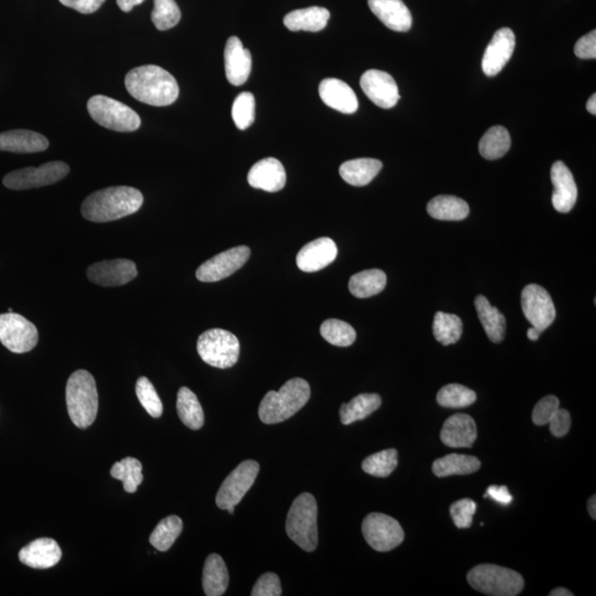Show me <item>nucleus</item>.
<instances>
[{
    "label": "nucleus",
    "mask_w": 596,
    "mask_h": 596,
    "mask_svg": "<svg viewBox=\"0 0 596 596\" xmlns=\"http://www.w3.org/2000/svg\"><path fill=\"white\" fill-rule=\"evenodd\" d=\"M143 203V194L137 189L109 187L90 194L81 205V213L92 222H115L137 213Z\"/></svg>",
    "instance_id": "1"
},
{
    "label": "nucleus",
    "mask_w": 596,
    "mask_h": 596,
    "mask_svg": "<svg viewBox=\"0 0 596 596\" xmlns=\"http://www.w3.org/2000/svg\"><path fill=\"white\" fill-rule=\"evenodd\" d=\"M125 87L137 101L153 107H168L176 102L179 97L176 79L158 66L131 70L125 77Z\"/></svg>",
    "instance_id": "2"
},
{
    "label": "nucleus",
    "mask_w": 596,
    "mask_h": 596,
    "mask_svg": "<svg viewBox=\"0 0 596 596\" xmlns=\"http://www.w3.org/2000/svg\"><path fill=\"white\" fill-rule=\"evenodd\" d=\"M309 398L310 387L307 380L290 379L279 392L265 394L259 408L260 420L264 424L284 422L305 407Z\"/></svg>",
    "instance_id": "3"
},
{
    "label": "nucleus",
    "mask_w": 596,
    "mask_h": 596,
    "mask_svg": "<svg viewBox=\"0 0 596 596\" xmlns=\"http://www.w3.org/2000/svg\"><path fill=\"white\" fill-rule=\"evenodd\" d=\"M66 400L70 419L75 427L83 430L91 427L99 410V394L93 375L87 370H78L70 375Z\"/></svg>",
    "instance_id": "4"
},
{
    "label": "nucleus",
    "mask_w": 596,
    "mask_h": 596,
    "mask_svg": "<svg viewBox=\"0 0 596 596\" xmlns=\"http://www.w3.org/2000/svg\"><path fill=\"white\" fill-rule=\"evenodd\" d=\"M287 534L307 553L317 550L318 544L317 503L314 496L303 493L294 500L287 519Z\"/></svg>",
    "instance_id": "5"
},
{
    "label": "nucleus",
    "mask_w": 596,
    "mask_h": 596,
    "mask_svg": "<svg viewBox=\"0 0 596 596\" xmlns=\"http://www.w3.org/2000/svg\"><path fill=\"white\" fill-rule=\"evenodd\" d=\"M468 581L478 592L492 596L518 595L525 587L522 574L495 564L476 565L469 571Z\"/></svg>",
    "instance_id": "6"
},
{
    "label": "nucleus",
    "mask_w": 596,
    "mask_h": 596,
    "mask_svg": "<svg viewBox=\"0 0 596 596\" xmlns=\"http://www.w3.org/2000/svg\"><path fill=\"white\" fill-rule=\"evenodd\" d=\"M200 358L212 367L228 369L238 363L239 339L224 329H210L200 335L197 343Z\"/></svg>",
    "instance_id": "7"
},
{
    "label": "nucleus",
    "mask_w": 596,
    "mask_h": 596,
    "mask_svg": "<svg viewBox=\"0 0 596 596\" xmlns=\"http://www.w3.org/2000/svg\"><path fill=\"white\" fill-rule=\"evenodd\" d=\"M88 111L95 122L115 132H134L140 127L138 114L117 99L94 95L88 102Z\"/></svg>",
    "instance_id": "8"
},
{
    "label": "nucleus",
    "mask_w": 596,
    "mask_h": 596,
    "mask_svg": "<svg viewBox=\"0 0 596 596\" xmlns=\"http://www.w3.org/2000/svg\"><path fill=\"white\" fill-rule=\"evenodd\" d=\"M260 472V465L255 460H245L234 468L224 479L215 497V504L222 510L234 513L235 506L239 505L244 495L252 487Z\"/></svg>",
    "instance_id": "9"
},
{
    "label": "nucleus",
    "mask_w": 596,
    "mask_h": 596,
    "mask_svg": "<svg viewBox=\"0 0 596 596\" xmlns=\"http://www.w3.org/2000/svg\"><path fill=\"white\" fill-rule=\"evenodd\" d=\"M70 168L63 162H50L40 167L14 170L5 176V187L12 190H27L50 186L66 178Z\"/></svg>",
    "instance_id": "10"
},
{
    "label": "nucleus",
    "mask_w": 596,
    "mask_h": 596,
    "mask_svg": "<svg viewBox=\"0 0 596 596\" xmlns=\"http://www.w3.org/2000/svg\"><path fill=\"white\" fill-rule=\"evenodd\" d=\"M38 340V329L27 318L16 313L0 314V343L10 352H32Z\"/></svg>",
    "instance_id": "11"
},
{
    "label": "nucleus",
    "mask_w": 596,
    "mask_h": 596,
    "mask_svg": "<svg viewBox=\"0 0 596 596\" xmlns=\"http://www.w3.org/2000/svg\"><path fill=\"white\" fill-rule=\"evenodd\" d=\"M363 535L370 547L379 553L392 551L404 540V531L397 520L379 513L370 514L364 518Z\"/></svg>",
    "instance_id": "12"
},
{
    "label": "nucleus",
    "mask_w": 596,
    "mask_h": 596,
    "mask_svg": "<svg viewBox=\"0 0 596 596\" xmlns=\"http://www.w3.org/2000/svg\"><path fill=\"white\" fill-rule=\"evenodd\" d=\"M251 250L245 245L215 255L199 267L196 277L200 282L213 283L227 279L248 262Z\"/></svg>",
    "instance_id": "13"
},
{
    "label": "nucleus",
    "mask_w": 596,
    "mask_h": 596,
    "mask_svg": "<svg viewBox=\"0 0 596 596\" xmlns=\"http://www.w3.org/2000/svg\"><path fill=\"white\" fill-rule=\"evenodd\" d=\"M522 308L525 318L540 332L550 327L555 318V307L547 289L537 284L527 285L522 293Z\"/></svg>",
    "instance_id": "14"
},
{
    "label": "nucleus",
    "mask_w": 596,
    "mask_h": 596,
    "mask_svg": "<svg viewBox=\"0 0 596 596\" xmlns=\"http://www.w3.org/2000/svg\"><path fill=\"white\" fill-rule=\"evenodd\" d=\"M137 268L131 260L117 259L98 262L87 270V277L92 283L104 288L122 287L137 277Z\"/></svg>",
    "instance_id": "15"
},
{
    "label": "nucleus",
    "mask_w": 596,
    "mask_h": 596,
    "mask_svg": "<svg viewBox=\"0 0 596 596\" xmlns=\"http://www.w3.org/2000/svg\"><path fill=\"white\" fill-rule=\"evenodd\" d=\"M363 91L377 107L389 109L400 99L399 88L394 79L380 70H368L360 79Z\"/></svg>",
    "instance_id": "16"
},
{
    "label": "nucleus",
    "mask_w": 596,
    "mask_h": 596,
    "mask_svg": "<svg viewBox=\"0 0 596 596\" xmlns=\"http://www.w3.org/2000/svg\"><path fill=\"white\" fill-rule=\"evenodd\" d=\"M516 47V37L512 29L502 28L495 33L486 48L482 61L483 71L487 77H495L502 72L506 64L513 57Z\"/></svg>",
    "instance_id": "17"
},
{
    "label": "nucleus",
    "mask_w": 596,
    "mask_h": 596,
    "mask_svg": "<svg viewBox=\"0 0 596 596\" xmlns=\"http://www.w3.org/2000/svg\"><path fill=\"white\" fill-rule=\"evenodd\" d=\"M225 77L230 83L240 87L248 81L252 70V56L238 37L228 39L224 49Z\"/></svg>",
    "instance_id": "18"
},
{
    "label": "nucleus",
    "mask_w": 596,
    "mask_h": 596,
    "mask_svg": "<svg viewBox=\"0 0 596 596\" xmlns=\"http://www.w3.org/2000/svg\"><path fill=\"white\" fill-rule=\"evenodd\" d=\"M337 245L329 238H319L304 245L298 254L297 263L303 272L313 273L323 270L337 257Z\"/></svg>",
    "instance_id": "19"
},
{
    "label": "nucleus",
    "mask_w": 596,
    "mask_h": 596,
    "mask_svg": "<svg viewBox=\"0 0 596 596\" xmlns=\"http://www.w3.org/2000/svg\"><path fill=\"white\" fill-rule=\"evenodd\" d=\"M551 182L553 184V204L561 213H568L578 199V188L572 173L563 162H555L551 168Z\"/></svg>",
    "instance_id": "20"
},
{
    "label": "nucleus",
    "mask_w": 596,
    "mask_h": 596,
    "mask_svg": "<svg viewBox=\"0 0 596 596\" xmlns=\"http://www.w3.org/2000/svg\"><path fill=\"white\" fill-rule=\"evenodd\" d=\"M250 186L268 193H277L287 184V172L277 158H265L253 165L248 175Z\"/></svg>",
    "instance_id": "21"
},
{
    "label": "nucleus",
    "mask_w": 596,
    "mask_h": 596,
    "mask_svg": "<svg viewBox=\"0 0 596 596\" xmlns=\"http://www.w3.org/2000/svg\"><path fill=\"white\" fill-rule=\"evenodd\" d=\"M440 437L449 448H472L478 439V427L470 415L454 414L445 421Z\"/></svg>",
    "instance_id": "22"
},
{
    "label": "nucleus",
    "mask_w": 596,
    "mask_h": 596,
    "mask_svg": "<svg viewBox=\"0 0 596 596\" xmlns=\"http://www.w3.org/2000/svg\"><path fill=\"white\" fill-rule=\"evenodd\" d=\"M62 551L56 540L40 538L20 550L19 560L33 569H49L60 563Z\"/></svg>",
    "instance_id": "23"
},
{
    "label": "nucleus",
    "mask_w": 596,
    "mask_h": 596,
    "mask_svg": "<svg viewBox=\"0 0 596 596\" xmlns=\"http://www.w3.org/2000/svg\"><path fill=\"white\" fill-rule=\"evenodd\" d=\"M319 97L327 107L344 114L357 112V95L347 83L338 79H325L319 84Z\"/></svg>",
    "instance_id": "24"
},
{
    "label": "nucleus",
    "mask_w": 596,
    "mask_h": 596,
    "mask_svg": "<svg viewBox=\"0 0 596 596\" xmlns=\"http://www.w3.org/2000/svg\"><path fill=\"white\" fill-rule=\"evenodd\" d=\"M369 8L385 27L405 33L412 27V14L402 0H369Z\"/></svg>",
    "instance_id": "25"
},
{
    "label": "nucleus",
    "mask_w": 596,
    "mask_h": 596,
    "mask_svg": "<svg viewBox=\"0 0 596 596\" xmlns=\"http://www.w3.org/2000/svg\"><path fill=\"white\" fill-rule=\"evenodd\" d=\"M49 140L43 134L14 129L0 134V150L16 154L40 153L48 149Z\"/></svg>",
    "instance_id": "26"
},
{
    "label": "nucleus",
    "mask_w": 596,
    "mask_h": 596,
    "mask_svg": "<svg viewBox=\"0 0 596 596\" xmlns=\"http://www.w3.org/2000/svg\"><path fill=\"white\" fill-rule=\"evenodd\" d=\"M330 18L329 10L323 7H309L294 10L284 17L285 27L290 32L318 33L326 28Z\"/></svg>",
    "instance_id": "27"
},
{
    "label": "nucleus",
    "mask_w": 596,
    "mask_h": 596,
    "mask_svg": "<svg viewBox=\"0 0 596 596\" xmlns=\"http://www.w3.org/2000/svg\"><path fill=\"white\" fill-rule=\"evenodd\" d=\"M383 168V163L374 158H358L345 162L339 168L345 183L355 187L367 186Z\"/></svg>",
    "instance_id": "28"
},
{
    "label": "nucleus",
    "mask_w": 596,
    "mask_h": 596,
    "mask_svg": "<svg viewBox=\"0 0 596 596\" xmlns=\"http://www.w3.org/2000/svg\"><path fill=\"white\" fill-rule=\"evenodd\" d=\"M229 585L227 565L219 554H210L205 560L203 573V587L205 595L222 596Z\"/></svg>",
    "instance_id": "29"
},
{
    "label": "nucleus",
    "mask_w": 596,
    "mask_h": 596,
    "mask_svg": "<svg viewBox=\"0 0 596 596\" xmlns=\"http://www.w3.org/2000/svg\"><path fill=\"white\" fill-rule=\"evenodd\" d=\"M476 312L478 314L486 335L493 343H500L505 338L506 318L497 307H492L489 300L478 295L475 299Z\"/></svg>",
    "instance_id": "30"
},
{
    "label": "nucleus",
    "mask_w": 596,
    "mask_h": 596,
    "mask_svg": "<svg viewBox=\"0 0 596 596\" xmlns=\"http://www.w3.org/2000/svg\"><path fill=\"white\" fill-rule=\"evenodd\" d=\"M383 400L379 394L363 393L357 395L349 403H344L340 408V421L345 425L353 424L364 420L374 411L382 407Z\"/></svg>",
    "instance_id": "31"
},
{
    "label": "nucleus",
    "mask_w": 596,
    "mask_h": 596,
    "mask_svg": "<svg viewBox=\"0 0 596 596\" xmlns=\"http://www.w3.org/2000/svg\"><path fill=\"white\" fill-rule=\"evenodd\" d=\"M387 285V275L382 270H367L355 274L349 280V290L355 298H368L374 297Z\"/></svg>",
    "instance_id": "32"
},
{
    "label": "nucleus",
    "mask_w": 596,
    "mask_h": 596,
    "mask_svg": "<svg viewBox=\"0 0 596 596\" xmlns=\"http://www.w3.org/2000/svg\"><path fill=\"white\" fill-rule=\"evenodd\" d=\"M430 217L444 222H459L468 217L469 207L463 199L454 196H438L428 203Z\"/></svg>",
    "instance_id": "33"
},
{
    "label": "nucleus",
    "mask_w": 596,
    "mask_h": 596,
    "mask_svg": "<svg viewBox=\"0 0 596 596\" xmlns=\"http://www.w3.org/2000/svg\"><path fill=\"white\" fill-rule=\"evenodd\" d=\"M480 462L478 458L463 454H449L435 460L432 470L438 478L453 475H468L478 472Z\"/></svg>",
    "instance_id": "34"
},
{
    "label": "nucleus",
    "mask_w": 596,
    "mask_h": 596,
    "mask_svg": "<svg viewBox=\"0 0 596 596\" xmlns=\"http://www.w3.org/2000/svg\"><path fill=\"white\" fill-rule=\"evenodd\" d=\"M177 412L179 419L187 428L197 430L203 427L204 414L202 404L197 395L186 387L179 389Z\"/></svg>",
    "instance_id": "35"
},
{
    "label": "nucleus",
    "mask_w": 596,
    "mask_h": 596,
    "mask_svg": "<svg viewBox=\"0 0 596 596\" xmlns=\"http://www.w3.org/2000/svg\"><path fill=\"white\" fill-rule=\"evenodd\" d=\"M512 147L510 134L503 127H494L484 134L479 142V153L488 160L499 159L508 153Z\"/></svg>",
    "instance_id": "36"
},
{
    "label": "nucleus",
    "mask_w": 596,
    "mask_h": 596,
    "mask_svg": "<svg viewBox=\"0 0 596 596\" xmlns=\"http://www.w3.org/2000/svg\"><path fill=\"white\" fill-rule=\"evenodd\" d=\"M463 333V323L457 315L438 312L433 322V334L439 343L449 345L458 343Z\"/></svg>",
    "instance_id": "37"
},
{
    "label": "nucleus",
    "mask_w": 596,
    "mask_h": 596,
    "mask_svg": "<svg viewBox=\"0 0 596 596\" xmlns=\"http://www.w3.org/2000/svg\"><path fill=\"white\" fill-rule=\"evenodd\" d=\"M183 531V520L178 516H169L162 520L154 529L149 537V543L158 551H168L173 547Z\"/></svg>",
    "instance_id": "38"
},
{
    "label": "nucleus",
    "mask_w": 596,
    "mask_h": 596,
    "mask_svg": "<svg viewBox=\"0 0 596 596\" xmlns=\"http://www.w3.org/2000/svg\"><path fill=\"white\" fill-rule=\"evenodd\" d=\"M142 469V463L138 459L127 458L112 466L111 476L115 479L122 480L125 492L133 494L143 482Z\"/></svg>",
    "instance_id": "39"
},
{
    "label": "nucleus",
    "mask_w": 596,
    "mask_h": 596,
    "mask_svg": "<svg viewBox=\"0 0 596 596\" xmlns=\"http://www.w3.org/2000/svg\"><path fill=\"white\" fill-rule=\"evenodd\" d=\"M478 395L462 384L452 383L445 385L438 393V403L440 407L460 409L472 405Z\"/></svg>",
    "instance_id": "40"
},
{
    "label": "nucleus",
    "mask_w": 596,
    "mask_h": 596,
    "mask_svg": "<svg viewBox=\"0 0 596 596\" xmlns=\"http://www.w3.org/2000/svg\"><path fill=\"white\" fill-rule=\"evenodd\" d=\"M364 472L375 478H388L398 466L397 449H390L370 455L363 462Z\"/></svg>",
    "instance_id": "41"
},
{
    "label": "nucleus",
    "mask_w": 596,
    "mask_h": 596,
    "mask_svg": "<svg viewBox=\"0 0 596 596\" xmlns=\"http://www.w3.org/2000/svg\"><path fill=\"white\" fill-rule=\"evenodd\" d=\"M320 334L329 344L338 347H348L355 340V330L352 325L339 319H328L320 326Z\"/></svg>",
    "instance_id": "42"
},
{
    "label": "nucleus",
    "mask_w": 596,
    "mask_h": 596,
    "mask_svg": "<svg viewBox=\"0 0 596 596\" xmlns=\"http://www.w3.org/2000/svg\"><path fill=\"white\" fill-rule=\"evenodd\" d=\"M182 12L175 0H154L152 22L160 32L177 26Z\"/></svg>",
    "instance_id": "43"
},
{
    "label": "nucleus",
    "mask_w": 596,
    "mask_h": 596,
    "mask_svg": "<svg viewBox=\"0 0 596 596\" xmlns=\"http://www.w3.org/2000/svg\"><path fill=\"white\" fill-rule=\"evenodd\" d=\"M232 118L235 127L241 131L251 127L255 118V99L252 93H240L234 99Z\"/></svg>",
    "instance_id": "44"
},
{
    "label": "nucleus",
    "mask_w": 596,
    "mask_h": 596,
    "mask_svg": "<svg viewBox=\"0 0 596 596\" xmlns=\"http://www.w3.org/2000/svg\"><path fill=\"white\" fill-rule=\"evenodd\" d=\"M137 394L140 404L147 411L150 417L160 418L163 414L162 400L158 397L156 390L147 377H140L137 383Z\"/></svg>",
    "instance_id": "45"
},
{
    "label": "nucleus",
    "mask_w": 596,
    "mask_h": 596,
    "mask_svg": "<svg viewBox=\"0 0 596 596\" xmlns=\"http://www.w3.org/2000/svg\"><path fill=\"white\" fill-rule=\"evenodd\" d=\"M478 506L472 499L464 498L450 506L449 513L453 522L459 529H468L473 524V517Z\"/></svg>",
    "instance_id": "46"
},
{
    "label": "nucleus",
    "mask_w": 596,
    "mask_h": 596,
    "mask_svg": "<svg viewBox=\"0 0 596 596\" xmlns=\"http://www.w3.org/2000/svg\"><path fill=\"white\" fill-rule=\"evenodd\" d=\"M560 408V401L554 395H547L539 401L533 411V421L535 425L548 424L553 414Z\"/></svg>",
    "instance_id": "47"
},
{
    "label": "nucleus",
    "mask_w": 596,
    "mask_h": 596,
    "mask_svg": "<svg viewBox=\"0 0 596 596\" xmlns=\"http://www.w3.org/2000/svg\"><path fill=\"white\" fill-rule=\"evenodd\" d=\"M252 596H279L282 595V587L277 574L269 572L261 575L255 583Z\"/></svg>",
    "instance_id": "48"
},
{
    "label": "nucleus",
    "mask_w": 596,
    "mask_h": 596,
    "mask_svg": "<svg viewBox=\"0 0 596 596\" xmlns=\"http://www.w3.org/2000/svg\"><path fill=\"white\" fill-rule=\"evenodd\" d=\"M551 433L557 438H563L569 433L571 428V415L567 410L558 409L557 412L549 421Z\"/></svg>",
    "instance_id": "49"
},
{
    "label": "nucleus",
    "mask_w": 596,
    "mask_h": 596,
    "mask_svg": "<svg viewBox=\"0 0 596 596\" xmlns=\"http://www.w3.org/2000/svg\"><path fill=\"white\" fill-rule=\"evenodd\" d=\"M574 52L580 59L596 58V32L592 30L575 43Z\"/></svg>",
    "instance_id": "50"
},
{
    "label": "nucleus",
    "mask_w": 596,
    "mask_h": 596,
    "mask_svg": "<svg viewBox=\"0 0 596 596\" xmlns=\"http://www.w3.org/2000/svg\"><path fill=\"white\" fill-rule=\"evenodd\" d=\"M63 6L77 10L80 14H93L102 6L105 0H59Z\"/></svg>",
    "instance_id": "51"
},
{
    "label": "nucleus",
    "mask_w": 596,
    "mask_h": 596,
    "mask_svg": "<svg viewBox=\"0 0 596 596\" xmlns=\"http://www.w3.org/2000/svg\"><path fill=\"white\" fill-rule=\"evenodd\" d=\"M486 497L493 498L502 505H509L513 502V496L510 495L507 486H489L487 492L485 494Z\"/></svg>",
    "instance_id": "52"
},
{
    "label": "nucleus",
    "mask_w": 596,
    "mask_h": 596,
    "mask_svg": "<svg viewBox=\"0 0 596 596\" xmlns=\"http://www.w3.org/2000/svg\"><path fill=\"white\" fill-rule=\"evenodd\" d=\"M118 6L123 10L124 13L131 12L135 6L145 2V0H117Z\"/></svg>",
    "instance_id": "53"
},
{
    "label": "nucleus",
    "mask_w": 596,
    "mask_h": 596,
    "mask_svg": "<svg viewBox=\"0 0 596 596\" xmlns=\"http://www.w3.org/2000/svg\"><path fill=\"white\" fill-rule=\"evenodd\" d=\"M588 510H589V514H590L591 517H592V519H596V497H595V495H593L592 497H591L589 499Z\"/></svg>",
    "instance_id": "54"
},
{
    "label": "nucleus",
    "mask_w": 596,
    "mask_h": 596,
    "mask_svg": "<svg viewBox=\"0 0 596 596\" xmlns=\"http://www.w3.org/2000/svg\"><path fill=\"white\" fill-rule=\"evenodd\" d=\"M550 596H573L572 592H570L569 590L564 588H558L551 591Z\"/></svg>",
    "instance_id": "55"
},
{
    "label": "nucleus",
    "mask_w": 596,
    "mask_h": 596,
    "mask_svg": "<svg viewBox=\"0 0 596 596\" xmlns=\"http://www.w3.org/2000/svg\"><path fill=\"white\" fill-rule=\"evenodd\" d=\"M587 109L589 113L595 115L596 114V95L593 94L592 97L589 99L587 102Z\"/></svg>",
    "instance_id": "56"
},
{
    "label": "nucleus",
    "mask_w": 596,
    "mask_h": 596,
    "mask_svg": "<svg viewBox=\"0 0 596 596\" xmlns=\"http://www.w3.org/2000/svg\"><path fill=\"white\" fill-rule=\"evenodd\" d=\"M543 332H540L539 329L531 327L528 329L527 336L530 340H533V342H535V340H538L540 337V335Z\"/></svg>",
    "instance_id": "57"
}]
</instances>
